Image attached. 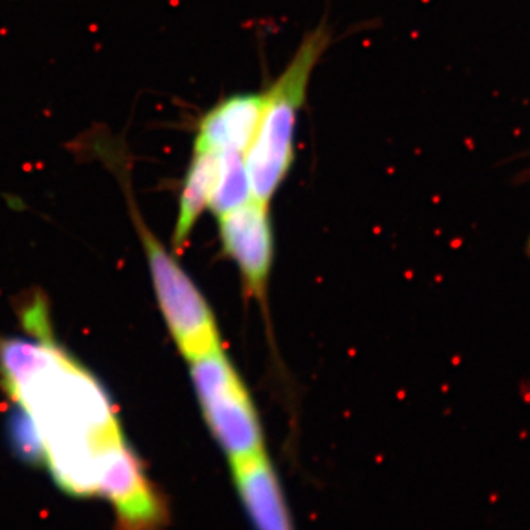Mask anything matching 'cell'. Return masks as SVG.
<instances>
[{
	"instance_id": "cell-1",
	"label": "cell",
	"mask_w": 530,
	"mask_h": 530,
	"mask_svg": "<svg viewBox=\"0 0 530 530\" xmlns=\"http://www.w3.org/2000/svg\"><path fill=\"white\" fill-rule=\"evenodd\" d=\"M330 43L324 24L309 31L292 61L264 93L257 135L243 153L252 198L270 205L295 162L298 117L307 102L312 71Z\"/></svg>"
},
{
	"instance_id": "cell-2",
	"label": "cell",
	"mask_w": 530,
	"mask_h": 530,
	"mask_svg": "<svg viewBox=\"0 0 530 530\" xmlns=\"http://www.w3.org/2000/svg\"><path fill=\"white\" fill-rule=\"evenodd\" d=\"M205 421L228 463L265 452L257 408L224 349L189 361Z\"/></svg>"
},
{
	"instance_id": "cell-3",
	"label": "cell",
	"mask_w": 530,
	"mask_h": 530,
	"mask_svg": "<svg viewBox=\"0 0 530 530\" xmlns=\"http://www.w3.org/2000/svg\"><path fill=\"white\" fill-rule=\"evenodd\" d=\"M156 298L166 326L187 361L223 348L207 299L186 271L143 223L137 224Z\"/></svg>"
},
{
	"instance_id": "cell-4",
	"label": "cell",
	"mask_w": 530,
	"mask_h": 530,
	"mask_svg": "<svg viewBox=\"0 0 530 530\" xmlns=\"http://www.w3.org/2000/svg\"><path fill=\"white\" fill-rule=\"evenodd\" d=\"M98 495L112 505L115 530H165L170 523L165 497L124 438L101 455Z\"/></svg>"
},
{
	"instance_id": "cell-5",
	"label": "cell",
	"mask_w": 530,
	"mask_h": 530,
	"mask_svg": "<svg viewBox=\"0 0 530 530\" xmlns=\"http://www.w3.org/2000/svg\"><path fill=\"white\" fill-rule=\"evenodd\" d=\"M220 236L252 292L262 295L273 264V232L268 205L250 199L219 216Z\"/></svg>"
},
{
	"instance_id": "cell-6",
	"label": "cell",
	"mask_w": 530,
	"mask_h": 530,
	"mask_svg": "<svg viewBox=\"0 0 530 530\" xmlns=\"http://www.w3.org/2000/svg\"><path fill=\"white\" fill-rule=\"evenodd\" d=\"M230 465L237 497L255 530H295L280 479L268 455L262 452Z\"/></svg>"
},
{
	"instance_id": "cell-7",
	"label": "cell",
	"mask_w": 530,
	"mask_h": 530,
	"mask_svg": "<svg viewBox=\"0 0 530 530\" xmlns=\"http://www.w3.org/2000/svg\"><path fill=\"white\" fill-rule=\"evenodd\" d=\"M262 108L264 93L227 96L200 117L194 149L245 153L257 135Z\"/></svg>"
},
{
	"instance_id": "cell-8",
	"label": "cell",
	"mask_w": 530,
	"mask_h": 530,
	"mask_svg": "<svg viewBox=\"0 0 530 530\" xmlns=\"http://www.w3.org/2000/svg\"><path fill=\"white\" fill-rule=\"evenodd\" d=\"M216 170V153L195 151L180 191L178 216L174 232V246L182 248L200 214L210 208L211 191Z\"/></svg>"
},
{
	"instance_id": "cell-9",
	"label": "cell",
	"mask_w": 530,
	"mask_h": 530,
	"mask_svg": "<svg viewBox=\"0 0 530 530\" xmlns=\"http://www.w3.org/2000/svg\"><path fill=\"white\" fill-rule=\"evenodd\" d=\"M252 198L243 153H216V170L210 208L216 216L242 207Z\"/></svg>"
},
{
	"instance_id": "cell-10",
	"label": "cell",
	"mask_w": 530,
	"mask_h": 530,
	"mask_svg": "<svg viewBox=\"0 0 530 530\" xmlns=\"http://www.w3.org/2000/svg\"><path fill=\"white\" fill-rule=\"evenodd\" d=\"M8 435L12 451L19 460L33 465L46 461V450L42 433L34 418L24 407L14 409L8 420Z\"/></svg>"
},
{
	"instance_id": "cell-11",
	"label": "cell",
	"mask_w": 530,
	"mask_h": 530,
	"mask_svg": "<svg viewBox=\"0 0 530 530\" xmlns=\"http://www.w3.org/2000/svg\"><path fill=\"white\" fill-rule=\"evenodd\" d=\"M527 252H529V257H530V237H529V243H527Z\"/></svg>"
}]
</instances>
